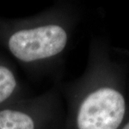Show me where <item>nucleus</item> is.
<instances>
[{
    "label": "nucleus",
    "mask_w": 129,
    "mask_h": 129,
    "mask_svg": "<svg viewBox=\"0 0 129 129\" xmlns=\"http://www.w3.org/2000/svg\"><path fill=\"white\" fill-rule=\"evenodd\" d=\"M67 34L57 25H47L15 32L9 40L11 52L24 62L50 57L66 45Z\"/></svg>",
    "instance_id": "1"
},
{
    "label": "nucleus",
    "mask_w": 129,
    "mask_h": 129,
    "mask_svg": "<svg viewBox=\"0 0 129 129\" xmlns=\"http://www.w3.org/2000/svg\"><path fill=\"white\" fill-rule=\"evenodd\" d=\"M125 103L120 92L101 88L89 95L80 108L78 129H118L123 119Z\"/></svg>",
    "instance_id": "2"
},
{
    "label": "nucleus",
    "mask_w": 129,
    "mask_h": 129,
    "mask_svg": "<svg viewBox=\"0 0 129 129\" xmlns=\"http://www.w3.org/2000/svg\"><path fill=\"white\" fill-rule=\"evenodd\" d=\"M0 129H35L32 118L19 111H0Z\"/></svg>",
    "instance_id": "3"
},
{
    "label": "nucleus",
    "mask_w": 129,
    "mask_h": 129,
    "mask_svg": "<svg viewBox=\"0 0 129 129\" xmlns=\"http://www.w3.org/2000/svg\"><path fill=\"white\" fill-rule=\"evenodd\" d=\"M14 75L8 68L0 66V103L7 99L16 87Z\"/></svg>",
    "instance_id": "4"
},
{
    "label": "nucleus",
    "mask_w": 129,
    "mask_h": 129,
    "mask_svg": "<svg viewBox=\"0 0 129 129\" xmlns=\"http://www.w3.org/2000/svg\"><path fill=\"white\" fill-rule=\"evenodd\" d=\"M123 129H129V122L127 123V124L125 125Z\"/></svg>",
    "instance_id": "5"
}]
</instances>
